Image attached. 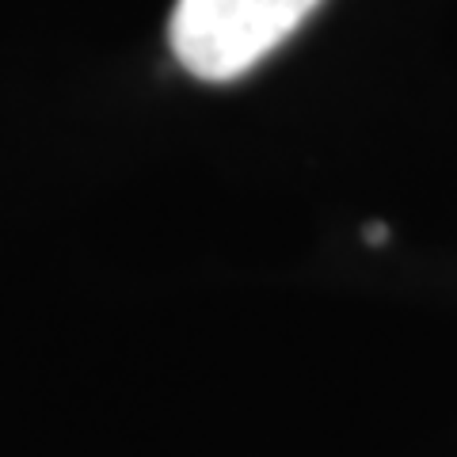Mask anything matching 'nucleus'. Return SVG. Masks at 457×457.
I'll list each match as a JSON object with an SVG mask.
<instances>
[{"mask_svg": "<svg viewBox=\"0 0 457 457\" xmlns=\"http://www.w3.org/2000/svg\"><path fill=\"white\" fill-rule=\"evenodd\" d=\"M324 0H176L168 46L191 77L225 84L252 73Z\"/></svg>", "mask_w": 457, "mask_h": 457, "instance_id": "nucleus-1", "label": "nucleus"}]
</instances>
